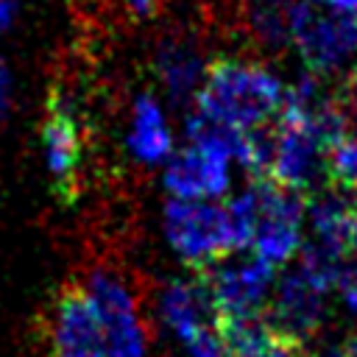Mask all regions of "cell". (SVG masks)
<instances>
[{"label": "cell", "mask_w": 357, "mask_h": 357, "mask_svg": "<svg viewBox=\"0 0 357 357\" xmlns=\"http://www.w3.org/2000/svg\"><path fill=\"white\" fill-rule=\"evenodd\" d=\"M282 103L284 92L276 75H271L262 64L223 56L206 64L204 84L195 92V112L240 131L273 123Z\"/></svg>", "instance_id": "1"}, {"label": "cell", "mask_w": 357, "mask_h": 357, "mask_svg": "<svg viewBox=\"0 0 357 357\" xmlns=\"http://www.w3.org/2000/svg\"><path fill=\"white\" fill-rule=\"evenodd\" d=\"M251 206V248L271 265L287 262L301 248V220L307 192L290 190L268 176H254L243 192Z\"/></svg>", "instance_id": "2"}, {"label": "cell", "mask_w": 357, "mask_h": 357, "mask_svg": "<svg viewBox=\"0 0 357 357\" xmlns=\"http://www.w3.org/2000/svg\"><path fill=\"white\" fill-rule=\"evenodd\" d=\"M165 234L178 257L195 271L237 251L229 209L201 198H173L165 206Z\"/></svg>", "instance_id": "3"}, {"label": "cell", "mask_w": 357, "mask_h": 357, "mask_svg": "<svg viewBox=\"0 0 357 357\" xmlns=\"http://www.w3.org/2000/svg\"><path fill=\"white\" fill-rule=\"evenodd\" d=\"M290 39L296 42L304 64L321 75L337 70L351 50H357L354 14H326L315 3L296 0L290 14Z\"/></svg>", "instance_id": "4"}, {"label": "cell", "mask_w": 357, "mask_h": 357, "mask_svg": "<svg viewBox=\"0 0 357 357\" xmlns=\"http://www.w3.org/2000/svg\"><path fill=\"white\" fill-rule=\"evenodd\" d=\"M162 315L192 357H226L218 335V310L198 271L195 279H178L165 290Z\"/></svg>", "instance_id": "5"}, {"label": "cell", "mask_w": 357, "mask_h": 357, "mask_svg": "<svg viewBox=\"0 0 357 357\" xmlns=\"http://www.w3.org/2000/svg\"><path fill=\"white\" fill-rule=\"evenodd\" d=\"M50 357H109L98 310L84 284H64L50 304Z\"/></svg>", "instance_id": "6"}, {"label": "cell", "mask_w": 357, "mask_h": 357, "mask_svg": "<svg viewBox=\"0 0 357 357\" xmlns=\"http://www.w3.org/2000/svg\"><path fill=\"white\" fill-rule=\"evenodd\" d=\"M201 279L206 282L218 315H262L265 298L276 279V265L262 257H251L234 265L212 262L198 268Z\"/></svg>", "instance_id": "7"}, {"label": "cell", "mask_w": 357, "mask_h": 357, "mask_svg": "<svg viewBox=\"0 0 357 357\" xmlns=\"http://www.w3.org/2000/svg\"><path fill=\"white\" fill-rule=\"evenodd\" d=\"M106 337L109 357H145V329L128 287L109 271H95L84 284Z\"/></svg>", "instance_id": "8"}, {"label": "cell", "mask_w": 357, "mask_h": 357, "mask_svg": "<svg viewBox=\"0 0 357 357\" xmlns=\"http://www.w3.org/2000/svg\"><path fill=\"white\" fill-rule=\"evenodd\" d=\"M42 142H45V162L53 178V192L64 201L75 198L78 167H81V153H84L81 123L73 106L61 103L59 98H53L47 106V117L42 123Z\"/></svg>", "instance_id": "9"}, {"label": "cell", "mask_w": 357, "mask_h": 357, "mask_svg": "<svg viewBox=\"0 0 357 357\" xmlns=\"http://www.w3.org/2000/svg\"><path fill=\"white\" fill-rule=\"evenodd\" d=\"M326 284H321L312 273H307L301 265L287 273L273 293L268 321L279 326L282 332H290L296 337H307L315 332L326 312Z\"/></svg>", "instance_id": "10"}, {"label": "cell", "mask_w": 357, "mask_h": 357, "mask_svg": "<svg viewBox=\"0 0 357 357\" xmlns=\"http://www.w3.org/2000/svg\"><path fill=\"white\" fill-rule=\"evenodd\" d=\"M226 156L206 151L201 145H190L178 151L167 170H165V187L173 198H209L223 195L229 187V167Z\"/></svg>", "instance_id": "11"}, {"label": "cell", "mask_w": 357, "mask_h": 357, "mask_svg": "<svg viewBox=\"0 0 357 357\" xmlns=\"http://www.w3.org/2000/svg\"><path fill=\"white\" fill-rule=\"evenodd\" d=\"M312 220V243L335 257H346L354 248V223H357V201L346 195V190L332 187V192L315 198L310 204Z\"/></svg>", "instance_id": "12"}, {"label": "cell", "mask_w": 357, "mask_h": 357, "mask_svg": "<svg viewBox=\"0 0 357 357\" xmlns=\"http://www.w3.org/2000/svg\"><path fill=\"white\" fill-rule=\"evenodd\" d=\"M128 145L137 159L142 162H159L170 153V131L165 126L162 109L156 106L153 98H139L134 106V120H131V134Z\"/></svg>", "instance_id": "13"}, {"label": "cell", "mask_w": 357, "mask_h": 357, "mask_svg": "<svg viewBox=\"0 0 357 357\" xmlns=\"http://www.w3.org/2000/svg\"><path fill=\"white\" fill-rule=\"evenodd\" d=\"M159 75L170 92L173 100H184L187 95H192L198 75H201V61L195 56V50L187 42L178 39H167L159 47Z\"/></svg>", "instance_id": "14"}, {"label": "cell", "mask_w": 357, "mask_h": 357, "mask_svg": "<svg viewBox=\"0 0 357 357\" xmlns=\"http://www.w3.org/2000/svg\"><path fill=\"white\" fill-rule=\"evenodd\" d=\"M326 178L332 187L357 192V134H346L326 151Z\"/></svg>", "instance_id": "15"}, {"label": "cell", "mask_w": 357, "mask_h": 357, "mask_svg": "<svg viewBox=\"0 0 357 357\" xmlns=\"http://www.w3.org/2000/svg\"><path fill=\"white\" fill-rule=\"evenodd\" d=\"M245 357H312V354L304 349V337H296V335L273 326L265 335V340L257 343Z\"/></svg>", "instance_id": "16"}, {"label": "cell", "mask_w": 357, "mask_h": 357, "mask_svg": "<svg viewBox=\"0 0 357 357\" xmlns=\"http://www.w3.org/2000/svg\"><path fill=\"white\" fill-rule=\"evenodd\" d=\"M337 284H340V296H343V301L357 312V262L340 271Z\"/></svg>", "instance_id": "17"}, {"label": "cell", "mask_w": 357, "mask_h": 357, "mask_svg": "<svg viewBox=\"0 0 357 357\" xmlns=\"http://www.w3.org/2000/svg\"><path fill=\"white\" fill-rule=\"evenodd\" d=\"M123 3H126V8H128L134 17H139V20L153 17V14L159 11V6H162V0H123Z\"/></svg>", "instance_id": "18"}, {"label": "cell", "mask_w": 357, "mask_h": 357, "mask_svg": "<svg viewBox=\"0 0 357 357\" xmlns=\"http://www.w3.org/2000/svg\"><path fill=\"white\" fill-rule=\"evenodd\" d=\"M321 3L340 14H357V0H321Z\"/></svg>", "instance_id": "19"}, {"label": "cell", "mask_w": 357, "mask_h": 357, "mask_svg": "<svg viewBox=\"0 0 357 357\" xmlns=\"http://www.w3.org/2000/svg\"><path fill=\"white\" fill-rule=\"evenodd\" d=\"M14 8H17L14 0H0V31L8 28V22H11V17H14Z\"/></svg>", "instance_id": "20"}, {"label": "cell", "mask_w": 357, "mask_h": 357, "mask_svg": "<svg viewBox=\"0 0 357 357\" xmlns=\"http://www.w3.org/2000/svg\"><path fill=\"white\" fill-rule=\"evenodd\" d=\"M6 103H8V75H6V70L0 67V114H3Z\"/></svg>", "instance_id": "21"}, {"label": "cell", "mask_w": 357, "mask_h": 357, "mask_svg": "<svg viewBox=\"0 0 357 357\" xmlns=\"http://www.w3.org/2000/svg\"><path fill=\"white\" fill-rule=\"evenodd\" d=\"M343 357H357V332L346 340V346H343Z\"/></svg>", "instance_id": "22"}, {"label": "cell", "mask_w": 357, "mask_h": 357, "mask_svg": "<svg viewBox=\"0 0 357 357\" xmlns=\"http://www.w3.org/2000/svg\"><path fill=\"white\" fill-rule=\"evenodd\" d=\"M354 248H357V223H354Z\"/></svg>", "instance_id": "23"}, {"label": "cell", "mask_w": 357, "mask_h": 357, "mask_svg": "<svg viewBox=\"0 0 357 357\" xmlns=\"http://www.w3.org/2000/svg\"><path fill=\"white\" fill-rule=\"evenodd\" d=\"M354 22H357V14H354Z\"/></svg>", "instance_id": "24"}]
</instances>
